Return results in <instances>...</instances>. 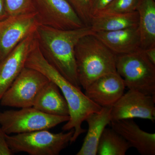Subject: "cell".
I'll return each instance as SVG.
<instances>
[{"label":"cell","instance_id":"cell-18","mask_svg":"<svg viewBox=\"0 0 155 155\" xmlns=\"http://www.w3.org/2000/svg\"><path fill=\"white\" fill-rule=\"evenodd\" d=\"M137 11L142 49L155 46V0H140Z\"/></svg>","mask_w":155,"mask_h":155},{"label":"cell","instance_id":"cell-15","mask_svg":"<svg viewBox=\"0 0 155 155\" xmlns=\"http://www.w3.org/2000/svg\"><path fill=\"white\" fill-rule=\"evenodd\" d=\"M111 107H102L98 112L90 114L85 121L88 130L83 144L77 155H96L100 138L106 126L111 122Z\"/></svg>","mask_w":155,"mask_h":155},{"label":"cell","instance_id":"cell-11","mask_svg":"<svg viewBox=\"0 0 155 155\" xmlns=\"http://www.w3.org/2000/svg\"><path fill=\"white\" fill-rule=\"evenodd\" d=\"M37 43L36 31L20 42L0 63V100L25 67L27 58Z\"/></svg>","mask_w":155,"mask_h":155},{"label":"cell","instance_id":"cell-9","mask_svg":"<svg viewBox=\"0 0 155 155\" xmlns=\"http://www.w3.org/2000/svg\"><path fill=\"white\" fill-rule=\"evenodd\" d=\"M39 25L35 13L8 16L0 22V63Z\"/></svg>","mask_w":155,"mask_h":155},{"label":"cell","instance_id":"cell-14","mask_svg":"<svg viewBox=\"0 0 155 155\" xmlns=\"http://www.w3.org/2000/svg\"><path fill=\"white\" fill-rule=\"evenodd\" d=\"M94 35L116 55L141 49L138 26L114 31H97Z\"/></svg>","mask_w":155,"mask_h":155},{"label":"cell","instance_id":"cell-21","mask_svg":"<svg viewBox=\"0 0 155 155\" xmlns=\"http://www.w3.org/2000/svg\"><path fill=\"white\" fill-rule=\"evenodd\" d=\"M140 1V0H113L99 14H124L134 12L137 11Z\"/></svg>","mask_w":155,"mask_h":155},{"label":"cell","instance_id":"cell-10","mask_svg":"<svg viewBox=\"0 0 155 155\" xmlns=\"http://www.w3.org/2000/svg\"><path fill=\"white\" fill-rule=\"evenodd\" d=\"M155 96L129 89L111 107V121L139 118L154 122Z\"/></svg>","mask_w":155,"mask_h":155},{"label":"cell","instance_id":"cell-5","mask_svg":"<svg viewBox=\"0 0 155 155\" xmlns=\"http://www.w3.org/2000/svg\"><path fill=\"white\" fill-rule=\"evenodd\" d=\"M116 69L129 90L155 95V65L143 50L116 55Z\"/></svg>","mask_w":155,"mask_h":155},{"label":"cell","instance_id":"cell-24","mask_svg":"<svg viewBox=\"0 0 155 155\" xmlns=\"http://www.w3.org/2000/svg\"><path fill=\"white\" fill-rule=\"evenodd\" d=\"M6 136V134L0 127V155H13L7 142Z\"/></svg>","mask_w":155,"mask_h":155},{"label":"cell","instance_id":"cell-25","mask_svg":"<svg viewBox=\"0 0 155 155\" xmlns=\"http://www.w3.org/2000/svg\"><path fill=\"white\" fill-rule=\"evenodd\" d=\"M143 50L147 59L155 65V46Z\"/></svg>","mask_w":155,"mask_h":155},{"label":"cell","instance_id":"cell-8","mask_svg":"<svg viewBox=\"0 0 155 155\" xmlns=\"http://www.w3.org/2000/svg\"><path fill=\"white\" fill-rule=\"evenodd\" d=\"M35 17L39 25L61 30L85 26L66 0H34Z\"/></svg>","mask_w":155,"mask_h":155},{"label":"cell","instance_id":"cell-4","mask_svg":"<svg viewBox=\"0 0 155 155\" xmlns=\"http://www.w3.org/2000/svg\"><path fill=\"white\" fill-rule=\"evenodd\" d=\"M74 130L67 133H54L42 130L13 135L6 134V139L13 153H27L31 155H58L67 147Z\"/></svg>","mask_w":155,"mask_h":155},{"label":"cell","instance_id":"cell-2","mask_svg":"<svg viewBox=\"0 0 155 155\" xmlns=\"http://www.w3.org/2000/svg\"><path fill=\"white\" fill-rule=\"evenodd\" d=\"M25 67L37 70L50 81L55 84L67 101L69 109V120L62 127L64 131L73 129L74 134L71 143L76 141L81 134L86 131L82 128V123L92 113L98 112L102 107L95 104L81 91L64 77L48 62L37 44L28 55Z\"/></svg>","mask_w":155,"mask_h":155},{"label":"cell","instance_id":"cell-17","mask_svg":"<svg viewBox=\"0 0 155 155\" xmlns=\"http://www.w3.org/2000/svg\"><path fill=\"white\" fill-rule=\"evenodd\" d=\"M137 11L124 14H102L92 17L90 26L94 32L114 31L138 26Z\"/></svg>","mask_w":155,"mask_h":155},{"label":"cell","instance_id":"cell-7","mask_svg":"<svg viewBox=\"0 0 155 155\" xmlns=\"http://www.w3.org/2000/svg\"><path fill=\"white\" fill-rule=\"evenodd\" d=\"M50 80L41 72L25 67L0 100L4 107L22 108L33 107L39 94Z\"/></svg>","mask_w":155,"mask_h":155},{"label":"cell","instance_id":"cell-12","mask_svg":"<svg viewBox=\"0 0 155 155\" xmlns=\"http://www.w3.org/2000/svg\"><path fill=\"white\" fill-rule=\"evenodd\" d=\"M124 80L117 72L97 78L84 90L90 100L101 107H112L124 94Z\"/></svg>","mask_w":155,"mask_h":155},{"label":"cell","instance_id":"cell-1","mask_svg":"<svg viewBox=\"0 0 155 155\" xmlns=\"http://www.w3.org/2000/svg\"><path fill=\"white\" fill-rule=\"evenodd\" d=\"M95 32L91 26L61 30L39 25L36 35L40 51L45 60L71 83L81 88L75 61V46L83 37Z\"/></svg>","mask_w":155,"mask_h":155},{"label":"cell","instance_id":"cell-6","mask_svg":"<svg viewBox=\"0 0 155 155\" xmlns=\"http://www.w3.org/2000/svg\"><path fill=\"white\" fill-rule=\"evenodd\" d=\"M69 116L50 115L33 107L0 113L1 127L7 134L49 130L69 120Z\"/></svg>","mask_w":155,"mask_h":155},{"label":"cell","instance_id":"cell-20","mask_svg":"<svg viewBox=\"0 0 155 155\" xmlns=\"http://www.w3.org/2000/svg\"><path fill=\"white\" fill-rule=\"evenodd\" d=\"M5 7L8 16L35 12L34 0H5Z\"/></svg>","mask_w":155,"mask_h":155},{"label":"cell","instance_id":"cell-3","mask_svg":"<svg viewBox=\"0 0 155 155\" xmlns=\"http://www.w3.org/2000/svg\"><path fill=\"white\" fill-rule=\"evenodd\" d=\"M75 55L78 77L84 90L101 76L116 72V55L94 34L80 39L75 46Z\"/></svg>","mask_w":155,"mask_h":155},{"label":"cell","instance_id":"cell-23","mask_svg":"<svg viewBox=\"0 0 155 155\" xmlns=\"http://www.w3.org/2000/svg\"><path fill=\"white\" fill-rule=\"evenodd\" d=\"M113 1V0H91V18L104 11Z\"/></svg>","mask_w":155,"mask_h":155},{"label":"cell","instance_id":"cell-16","mask_svg":"<svg viewBox=\"0 0 155 155\" xmlns=\"http://www.w3.org/2000/svg\"><path fill=\"white\" fill-rule=\"evenodd\" d=\"M60 91L55 84L50 81L39 94L32 107L50 115L69 116L68 104Z\"/></svg>","mask_w":155,"mask_h":155},{"label":"cell","instance_id":"cell-26","mask_svg":"<svg viewBox=\"0 0 155 155\" xmlns=\"http://www.w3.org/2000/svg\"><path fill=\"white\" fill-rule=\"evenodd\" d=\"M8 17L6 10L5 0H0V22Z\"/></svg>","mask_w":155,"mask_h":155},{"label":"cell","instance_id":"cell-22","mask_svg":"<svg viewBox=\"0 0 155 155\" xmlns=\"http://www.w3.org/2000/svg\"><path fill=\"white\" fill-rule=\"evenodd\" d=\"M72 6L84 25L90 26L91 0H66Z\"/></svg>","mask_w":155,"mask_h":155},{"label":"cell","instance_id":"cell-19","mask_svg":"<svg viewBox=\"0 0 155 155\" xmlns=\"http://www.w3.org/2000/svg\"><path fill=\"white\" fill-rule=\"evenodd\" d=\"M130 148L128 143L113 128H105L98 144L97 155H125Z\"/></svg>","mask_w":155,"mask_h":155},{"label":"cell","instance_id":"cell-13","mask_svg":"<svg viewBox=\"0 0 155 155\" xmlns=\"http://www.w3.org/2000/svg\"><path fill=\"white\" fill-rule=\"evenodd\" d=\"M112 128L142 155H155V134L142 130L133 119L111 121Z\"/></svg>","mask_w":155,"mask_h":155}]
</instances>
